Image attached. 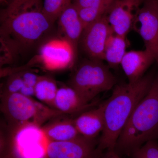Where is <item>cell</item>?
Here are the masks:
<instances>
[{
    "label": "cell",
    "instance_id": "obj_23",
    "mask_svg": "<svg viewBox=\"0 0 158 158\" xmlns=\"http://www.w3.org/2000/svg\"><path fill=\"white\" fill-rule=\"evenodd\" d=\"M115 0H74L73 5L79 8H97L110 9Z\"/></svg>",
    "mask_w": 158,
    "mask_h": 158
},
{
    "label": "cell",
    "instance_id": "obj_14",
    "mask_svg": "<svg viewBox=\"0 0 158 158\" xmlns=\"http://www.w3.org/2000/svg\"><path fill=\"white\" fill-rule=\"evenodd\" d=\"M91 105L73 88L65 86L58 89L53 108L62 114H73L84 111Z\"/></svg>",
    "mask_w": 158,
    "mask_h": 158
},
{
    "label": "cell",
    "instance_id": "obj_19",
    "mask_svg": "<svg viewBox=\"0 0 158 158\" xmlns=\"http://www.w3.org/2000/svg\"><path fill=\"white\" fill-rule=\"evenodd\" d=\"M74 0H44L43 12L52 23L58 20L66 8L73 3Z\"/></svg>",
    "mask_w": 158,
    "mask_h": 158
},
{
    "label": "cell",
    "instance_id": "obj_6",
    "mask_svg": "<svg viewBox=\"0 0 158 158\" xmlns=\"http://www.w3.org/2000/svg\"><path fill=\"white\" fill-rule=\"evenodd\" d=\"M48 141L38 125L29 123L11 129L9 158H46Z\"/></svg>",
    "mask_w": 158,
    "mask_h": 158
},
{
    "label": "cell",
    "instance_id": "obj_16",
    "mask_svg": "<svg viewBox=\"0 0 158 158\" xmlns=\"http://www.w3.org/2000/svg\"><path fill=\"white\" fill-rule=\"evenodd\" d=\"M49 141H71L81 138L74 119L58 118L42 127Z\"/></svg>",
    "mask_w": 158,
    "mask_h": 158
},
{
    "label": "cell",
    "instance_id": "obj_5",
    "mask_svg": "<svg viewBox=\"0 0 158 158\" xmlns=\"http://www.w3.org/2000/svg\"><path fill=\"white\" fill-rule=\"evenodd\" d=\"M116 78L102 60L91 59L81 64L72 76L70 86L87 101L115 87Z\"/></svg>",
    "mask_w": 158,
    "mask_h": 158
},
{
    "label": "cell",
    "instance_id": "obj_9",
    "mask_svg": "<svg viewBox=\"0 0 158 158\" xmlns=\"http://www.w3.org/2000/svg\"><path fill=\"white\" fill-rule=\"evenodd\" d=\"M113 33L106 14L84 29L81 38L83 50L90 59L104 60L106 44Z\"/></svg>",
    "mask_w": 158,
    "mask_h": 158
},
{
    "label": "cell",
    "instance_id": "obj_22",
    "mask_svg": "<svg viewBox=\"0 0 158 158\" xmlns=\"http://www.w3.org/2000/svg\"><path fill=\"white\" fill-rule=\"evenodd\" d=\"M24 86L20 73H15L9 77L6 82L3 94L20 93Z\"/></svg>",
    "mask_w": 158,
    "mask_h": 158
},
{
    "label": "cell",
    "instance_id": "obj_1",
    "mask_svg": "<svg viewBox=\"0 0 158 158\" xmlns=\"http://www.w3.org/2000/svg\"><path fill=\"white\" fill-rule=\"evenodd\" d=\"M155 76L148 73L135 83L114 87L111 96L105 102L104 128L97 147L99 152L115 150L123 130L136 106L149 91Z\"/></svg>",
    "mask_w": 158,
    "mask_h": 158
},
{
    "label": "cell",
    "instance_id": "obj_20",
    "mask_svg": "<svg viewBox=\"0 0 158 158\" xmlns=\"http://www.w3.org/2000/svg\"><path fill=\"white\" fill-rule=\"evenodd\" d=\"M79 17L81 19L84 29L97 20L107 13L109 9L105 8H86L77 9Z\"/></svg>",
    "mask_w": 158,
    "mask_h": 158
},
{
    "label": "cell",
    "instance_id": "obj_8",
    "mask_svg": "<svg viewBox=\"0 0 158 158\" xmlns=\"http://www.w3.org/2000/svg\"><path fill=\"white\" fill-rule=\"evenodd\" d=\"M76 49L65 38L52 39L41 47L38 58L48 70H61L72 65Z\"/></svg>",
    "mask_w": 158,
    "mask_h": 158
},
{
    "label": "cell",
    "instance_id": "obj_26",
    "mask_svg": "<svg viewBox=\"0 0 158 158\" xmlns=\"http://www.w3.org/2000/svg\"><path fill=\"white\" fill-rule=\"evenodd\" d=\"M100 158H121L115 150L106 151L105 154H102Z\"/></svg>",
    "mask_w": 158,
    "mask_h": 158
},
{
    "label": "cell",
    "instance_id": "obj_25",
    "mask_svg": "<svg viewBox=\"0 0 158 158\" xmlns=\"http://www.w3.org/2000/svg\"><path fill=\"white\" fill-rule=\"evenodd\" d=\"M20 73L24 82V85L27 87L35 88L40 76L29 71L22 72Z\"/></svg>",
    "mask_w": 158,
    "mask_h": 158
},
{
    "label": "cell",
    "instance_id": "obj_28",
    "mask_svg": "<svg viewBox=\"0 0 158 158\" xmlns=\"http://www.w3.org/2000/svg\"><path fill=\"white\" fill-rule=\"evenodd\" d=\"M0 1H1V3L5 2H6L7 0H0Z\"/></svg>",
    "mask_w": 158,
    "mask_h": 158
},
{
    "label": "cell",
    "instance_id": "obj_4",
    "mask_svg": "<svg viewBox=\"0 0 158 158\" xmlns=\"http://www.w3.org/2000/svg\"><path fill=\"white\" fill-rule=\"evenodd\" d=\"M1 107L11 129L29 123L41 126L48 119L62 115L53 108L19 93L2 94Z\"/></svg>",
    "mask_w": 158,
    "mask_h": 158
},
{
    "label": "cell",
    "instance_id": "obj_27",
    "mask_svg": "<svg viewBox=\"0 0 158 158\" xmlns=\"http://www.w3.org/2000/svg\"><path fill=\"white\" fill-rule=\"evenodd\" d=\"M145 1H154V2H158V0H142V3Z\"/></svg>",
    "mask_w": 158,
    "mask_h": 158
},
{
    "label": "cell",
    "instance_id": "obj_12",
    "mask_svg": "<svg viewBox=\"0 0 158 158\" xmlns=\"http://www.w3.org/2000/svg\"><path fill=\"white\" fill-rule=\"evenodd\" d=\"M155 62L152 54L145 49L126 52L120 65L129 82L135 83L144 76V73Z\"/></svg>",
    "mask_w": 158,
    "mask_h": 158
},
{
    "label": "cell",
    "instance_id": "obj_3",
    "mask_svg": "<svg viewBox=\"0 0 158 158\" xmlns=\"http://www.w3.org/2000/svg\"><path fill=\"white\" fill-rule=\"evenodd\" d=\"M37 0H32L19 11L3 16L2 33L12 36L20 43L30 45L37 41L50 28L51 22L37 6Z\"/></svg>",
    "mask_w": 158,
    "mask_h": 158
},
{
    "label": "cell",
    "instance_id": "obj_13",
    "mask_svg": "<svg viewBox=\"0 0 158 158\" xmlns=\"http://www.w3.org/2000/svg\"><path fill=\"white\" fill-rule=\"evenodd\" d=\"M105 102L98 107L83 112L74 119L78 131L82 137L94 140L104 128Z\"/></svg>",
    "mask_w": 158,
    "mask_h": 158
},
{
    "label": "cell",
    "instance_id": "obj_11",
    "mask_svg": "<svg viewBox=\"0 0 158 158\" xmlns=\"http://www.w3.org/2000/svg\"><path fill=\"white\" fill-rule=\"evenodd\" d=\"M142 0H115L106 13L114 34L126 37L133 27L136 13Z\"/></svg>",
    "mask_w": 158,
    "mask_h": 158
},
{
    "label": "cell",
    "instance_id": "obj_17",
    "mask_svg": "<svg viewBox=\"0 0 158 158\" xmlns=\"http://www.w3.org/2000/svg\"><path fill=\"white\" fill-rule=\"evenodd\" d=\"M126 37L113 33L108 38L104 51V60L110 67H116L120 64L126 53Z\"/></svg>",
    "mask_w": 158,
    "mask_h": 158
},
{
    "label": "cell",
    "instance_id": "obj_7",
    "mask_svg": "<svg viewBox=\"0 0 158 158\" xmlns=\"http://www.w3.org/2000/svg\"><path fill=\"white\" fill-rule=\"evenodd\" d=\"M158 64V2L145 1L138 9L133 27Z\"/></svg>",
    "mask_w": 158,
    "mask_h": 158
},
{
    "label": "cell",
    "instance_id": "obj_10",
    "mask_svg": "<svg viewBox=\"0 0 158 158\" xmlns=\"http://www.w3.org/2000/svg\"><path fill=\"white\" fill-rule=\"evenodd\" d=\"M102 154L94 140L81 137L71 141H48L46 158H100Z\"/></svg>",
    "mask_w": 158,
    "mask_h": 158
},
{
    "label": "cell",
    "instance_id": "obj_21",
    "mask_svg": "<svg viewBox=\"0 0 158 158\" xmlns=\"http://www.w3.org/2000/svg\"><path fill=\"white\" fill-rule=\"evenodd\" d=\"M131 154L133 158H158V143L156 140L148 141Z\"/></svg>",
    "mask_w": 158,
    "mask_h": 158
},
{
    "label": "cell",
    "instance_id": "obj_2",
    "mask_svg": "<svg viewBox=\"0 0 158 158\" xmlns=\"http://www.w3.org/2000/svg\"><path fill=\"white\" fill-rule=\"evenodd\" d=\"M158 138V73L147 94L139 102L116 143L117 153H131Z\"/></svg>",
    "mask_w": 158,
    "mask_h": 158
},
{
    "label": "cell",
    "instance_id": "obj_15",
    "mask_svg": "<svg viewBox=\"0 0 158 158\" xmlns=\"http://www.w3.org/2000/svg\"><path fill=\"white\" fill-rule=\"evenodd\" d=\"M59 25L65 39L77 48L84 30L76 7L73 3L64 10L58 18Z\"/></svg>",
    "mask_w": 158,
    "mask_h": 158
},
{
    "label": "cell",
    "instance_id": "obj_18",
    "mask_svg": "<svg viewBox=\"0 0 158 158\" xmlns=\"http://www.w3.org/2000/svg\"><path fill=\"white\" fill-rule=\"evenodd\" d=\"M58 89L53 79L49 77L40 76L35 87L34 96L40 102L53 108Z\"/></svg>",
    "mask_w": 158,
    "mask_h": 158
},
{
    "label": "cell",
    "instance_id": "obj_24",
    "mask_svg": "<svg viewBox=\"0 0 158 158\" xmlns=\"http://www.w3.org/2000/svg\"><path fill=\"white\" fill-rule=\"evenodd\" d=\"M32 0H12L4 11L3 16L14 14Z\"/></svg>",
    "mask_w": 158,
    "mask_h": 158
}]
</instances>
